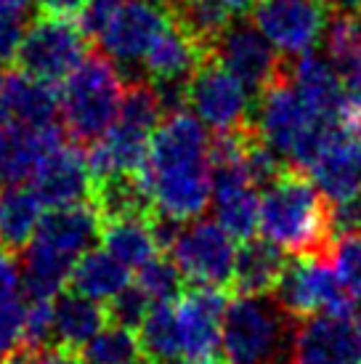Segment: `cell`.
<instances>
[{
	"mask_svg": "<svg viewBox=\"0 0 361 364\" xmlns=\"http://www.w3.org/2000/svg\"><path fill=\"white\" fill-rule=\"evenodd\" d=\"M258 229L292 255L332 258V203L306 171L287 168L279 181L266 189Z\"/></svg>",
	"mask_w": 361,
	"mask_h": 364,
	"instance_id": "1",
	"label": "cell"
},
{
	"mask_svg": "<svg viewBox=\"0 0 361 364\" xmlns=\"http://www.w3.org/2000/svg\"><path fill=\"white\" fill-rule=\"evenodd\" d=\"M298 316L274 293L237 295L223 314L221 341L229 364H292Z\"/></svg>",
	"mask_w": 361,
	"mask_h": 364,
	"instance_id": "2",
	"label": "cell"
},
{
	"mask_svg": "<svg viewBox=\"0 0 361 364\" xmlns=\"http://www.w3.org/2000/svg\"><path fill=\"white\" fill-rule=\"evenodd\" d=\"M125 91L120 67L104 51L85 53L61 88V120L80 146L99 141L117 122Z\"/></svg>",
	"mask_w": 361,
	"mask_h": 364,
	"instance_id": "3",
	"label": "cell"
},
{
	"mask_svg": "<svg viewBox=\"0 0 361 364\" xmlns=\"http://www.w3.org/2000/svg\"><path fill=\"white\" fill-rule=\"evenodd\" d=\"M271 293L298 319L311 314L351 316L356 311L351 290L340 282L332 258L292 255Z\"/></svg>",
	"mask_w": 361,
	"mask_h": 364,
	"instance_id": "4",
	"label": "cell"
},
{
	"mask_svg": "<svg viewBox=\"0 0 361 364\" xmlns=\"http://www.w3.org/2000/svg\"><path fill=\"white\" fill-rule=\"evenodd\" d=\"M88 53V38L64 16H45L41 14L32 21L19 51H16V70L27 72L32 77L45 82L67 80L75 67Z\"/></svg>",
	"mask_w": 361,
	"mask_h": 364,
	"instance_id": "5",
	"label": "cell"
},
{
	"mask_svg": "<svg viewBox=\"0 0 361 364\" xmlns=\"http://www.w3.org/2000/svg\"><path fill=\"white\" fill-rule=\"evenodd\" d=\"M189 109L212 131L255 122V96L218 59L205 56L189 82Z\"/></svg>",
	"mask_w": 361,
	"mask_h": 364,
	"instance_id": "6",
	"label": "cell"
},
{
	"mask_svg": "<svg viewBox=\"0 0 361 364\" xmlns=\"http://www.w3.org/2000/svg\"><path fill=\"white\" fill-rule=\"evenodd\" d=\"M231 304L229 287L189 284L178 306L180 356L189 364H218L223 356L221 319Z\"/></svg>",
	"mask_w": 361,
	"mask_h": 364,
	"instance_id": "7",
	"label": "cell"
},
{
	"mask_svg": "<svg viewBox=\"0 0 361 364\" xmlns=\"http://www.w3.org/2000/svg\"><path fill=\"white\" fill-rule=\"evenodd\" d=\"M171 24L168 11L151 6L146 0H128L99 35V51H104L114 64H120L125 80L146 77L144 59L151 43Z\"/></svg>",
	"mask_w": 361,
	"mask_h": 364,
	"instance_id": "8",
	"label": "cell"
},
{
	"mask_svg": "<svg viewBox=\"0 0 361 364\" xmlns=\"http://www.w3.org/2000/svg\"><path fill=\"white\" fill-rule=\"evenodd\" d=\"M171 253L189 284H215L231 290L237 247L234 237L218 221L194 218L180 229Z\"/></svg>",
	"mask_w": 361,
	"mask_h": 364,
	"instance_id": "9",
	"label": "cell"
},
{
	"mask_svg": "<svg viewBox=\"0 0 361 364\" xmlns=\"http://www.w3.org/2000/svg\"><path fill=\"white\" fill-rule=\"evenodd\" d=\"M311 122L313 117L308 114L298 93V85L292 80V56H284V64L276 72V77L255 99V125L261 131L263 141L290 165L292 152Z\"/></svg>",
	"mask_w": 361,
	"mask_h": 364,
	"instance_id": "10",
	"label": "cell"
},
{
	"mask_svg": "<svg viewBox=\"0 0 361 364\" xmlns=\"http://www.w3.org/2000/svg\"><path fill=\"white\" fill-rule=\"evenodd\" d=\"M208 56L221 61L255 99L284 64V53L276 51L261 27L250 19H231Z\"/></svg>",
	"mask_w": 361,
	"mask_h": 364,
	"instance_id": "11",
	"label": "cell"
},
{
	"mask_svg": "<svg viewBox=\"0 0 361 364\" xmlns=\"http://www.w3.org/2000/svg\"><path fill=\"white\" fill-rule=\"evenodd\" d=\"M330 11L321 0H261L252 21L284 56L311 51L324 35Z\"/></svg>",
	"mask_w": 361,
	"mask_h": 364,
	"instance_id": "12",
	"label": "cell"
},
{
	"mask_svg": "<svg viewBox=\"0 0 361 364\" xmlns=\"http://www.w3.org/2000/svg\"><path fill=\"white\" fill-rule=\"evenodd\" d=\"M292 364H361V327L351 316H301Z\"/></svg>",
	"mask_w": 361,
	"mask_h": 364,
	"instance_id": "13",
	"label": "cell"
},
{
	"mask_svg": "<svg viewBox=\"0 0 361 364\" xmlns=\"http://www.w3.org/2000/svg\"><path fill=\"white\" fill-rule=\"evenodd\" d=\"M30 181L32 192L48 208L77 205L82 200L90 203L93 176L88 168V154L82 152L80 144H75L70 139L43 157Z\"/></svg>",
	"mask_w": 361,
	"mask_h": 364,
	"instance_id": "14",
	"label": "cell"
},
{
	"mask_svg": "<svg viewBox=\"0 0 361 364\" xmlns=\"http://www.w3.org/2000/svg\"><path fill=\"white\" fill-rule=\"evenodd\" d=\"M212 210L215 221L234 240L244 242L255 237L261 223V200L242 160L212 162Z\"/></svg>",
	"mask_w": 361,
	"mask_h": 364,
	"instance_id": "15",
	"label": "cell"
},
{
	"mask_svg": "<svg viewBox=\"0 0 361 364\" xmlns=\"http://www.w3.org/2000/svg\"><path fill=\"white\" fill-rule=\"evenodd\" d=\"M64 141H70V133L61 122L48 128H32L24 122L0 125V186H16L32 178L43 157Z\"/></svg>",
	"mask_w": 361,
	"mask_h": 364,
	"instance_id": "16",
	"label": "cell"
},
{
	"mask_svg": "<svg viewBox=\"0 0 361 364\" xmlns=\"http://www.w3.org/2000/svg\"><path fill=\"white\" fill-rule=\"evenodd\" d=\"M313 183L332 205L353 200L361 194V165L356 154V139L345 125H338L327 139L321 154L311 165Z\"/></svg>",
	"mask_w": 361,
	"mask_h": 364,
	"instance_id": "17",
	"label": "cell"
},
{
	"mask_svg": "<svg viewBox=\"0 0 361 364\" xmlns=\"http://www.w3.org/2000/svg\"><path fill=\"white\" fill-rule=\"evenodd\" d=\"M292 80L298 85V93L313 120L340 122L345 88L327 56L316 51L292 56Z\"/></svg>",
	"mask_w": 361,
	"mask_h": 364,
	"instance_id": "18",
	"label": "cell"
},
{
	"mask_svg": "<svg viewBox=\"0 0 361 364\" xmlns=\"http://www.w3.org/2000/svg\"><path fill=\"white\" fill-rule=\"evenodd\" d=\"M35 242L80 258L93 245L101 242V215L90 203L50 208L35 229Z\"/></svg>",
	"mask_w": 361,
	"mask_h": 364,
	"instance_id": "19",
	"label": "cell"
},
{
	"mask_svg": "<svg viewBox=\"0 0 361 364\" xmlns=\"http://www.w3.org/2000/svg\"><path fill=\"white\" fill-rule=\"evenodd\" d=\"M0 96L6 99L14 120L32 125V128H48L59 122L61 93L53 82L38 80L27 72H11L0 85Z\"/></svg>",
	"mask_w": 361,
	"mask_h": 364,
	"instance_id": "20",
	"label": "cell"
},
{
	"mask_svg": "<svg viewBox=\"0 0 361 364\" xmlns=\"http://www.w3.org/2000/svg\"><path fill=\"white\" fill-rule=\"evenodd\" d=\"M287 250L266 237H250L237 250L231 290L237 295L271 293L287 266Z\"/></svg>",
	"mask_w": 361,
	"mask_h": 364,
	"instance_id": "21",
	"label": "cell"
},
{
	"mask_svg": "<svg viewBox=\"0 0 361 364\" xmlns=\"http://www.w3.org/2000/svg\"><path fill=\"white\" fill-rule=\"evenodd\" d=\"M107 306L75 290H61L53 304V341L70 351L88 343L101 327H107Z\"/></svg>",
	"mask_w": 361,
	"mask_h": 364,
	"instance_id": "22",
	"label": "cell"
},
{
	"mask_svg": "<svg viewBox=\"0 0 361 364\" xmlns=\"http://www.w3.org/2000/svg\"><path fill=\"white\" fill-rule=\"evenodd\" d=\"M77 258L64 255L43 242H30L19 255L21 287L32 301L38 298H56L70 284V274Z\"/></svg>",
	"mask_w": 361,
	"mask_h": 364,
	"instance_id": "23",
	"label": "cell"
},
{
	"mask_svg": "<svg viewBox=\"0 0 361 364\" xmlns=\"http://www.w3.org/2000/svg\"><path fill=\"white\" fill-rule=\"evenodd\" d=\"M202 59L205 56L197 48V43L186 38L171 19V24L160 32V38L151 43L144 59V70L151 80H191Z\"/></svg>",
	"mask_w": 361,
	"mask_h": 364,
	"instance_id": "24",
	"label": "cell"
},
{
	"mask_svg": "<svg viewBox=\"0 0 361 364\" xmlns=\"http://www.w3.org/2000/svg\"><path fill=\"white\" fill-rule=\"evenodd\" d=\"M43 203L32 189L16 186H0V247L11 253H21L35 229L41 223Z\"/></svg>",
	"mask_w": 361,
	"mask_h": 364,
	"instance_id": "25",
	"label": "cell"
},
{
	"mask_svg": "<svg viewBox=\"0 0 361 364\" xmlns=\"http://www.w3.org/2000/svg\"><path fill=\"white\" fill-rule=\"evenodd\" d=\"M125 284H131L128 266L107 253L104 247L101 250L90 247L88 253H82L70 274V290L88 295L93 301H109Z\"/></svg>",
	"mask_w": 361,
	"mask_h": 364,
	"instance_id": "26",
	"label": "cell"
},
{
	"mask_svg": "<svg viewBox=\"0 0 361 364\" xmlns=\"http://www.w3.org/2000/svg\"><path fill=\"white\" fill-rule=\"evenodd\" d=\"M101 247L128 269H139L160 253L149 218H117L101 223Z\"/></svg>",
	"mask_w": 361,
	"mask_h": 364,
	"instance_id": "27",
	"label": "cell"
},
{
	"mask_svg": "<svg viewBox=\"0 0 361 364\" xmlns=\"http://www.w3.org/2000/svg\"><path fill=\"white\" fill-rule=\"evenodd\" d=\"M168 14L176 21V27L197 43L202 56L210 53L212 43L218 41V35L231 21V14L226 11L223 0H173Z\"/></svg>",
	"mask_w": 361,
	"mask_h": 364,
	"instance_id": "28",
	"label": "cell"
},
{
	"mask_svg": "<svg viewBox=\"0 0 361 364\" xmlns=\"http://www.w3.org/2000/svg\"><path fill=\"white\" fill-rule=\"evenodd\" d=\"M141 351L149 356L151 362H165L180 356L178 341V311L173 301H157L149 314L141 322Z\"/></svg>",
	"mask_w": 361,
	"mask_h": 364,
	"instance_id": "29",
	"label": "cell"
},
{
	"mask_svg": "<svg viewBox=\"0 0 361 364\" xmlns=\"http://www.w3.org/2000/svg\"><path fill=\"white\" fill-rule=\"evenodd\" d=\"M324 51L338 75L348 77L361 70V27L356 16L330 14L324 24Z\"/></svg>",
	"mask_w": 361,
	"mask_h": 364,
	"instance_id": "30",
	"label": "cell"
},
{
	"mask_svg": "<svg viewBox=\"0 0 361 364\" xmlns=\"http://www.w3.org/2000/svg\"><path fill=\"white\" fill-rule=\"evenodd\" d=\"M141 343L128 327H101L80 348V364H125L139 356Z\"/></svg>",
	"mask_w": 361,
	"mask_h": 364,
	"instance_id": "31",
	"label": "cell"
},
{
	"mask_svg": "<svg viewBox=\"0 0 361 364\" xmlns=\"http://www.w3.org/2000/svg\"><path fill=\"white\" fill-rule=\"evenodd\" d=\"M136 284L154 304L157 301H176L178 295H183V274L171 255H154L151 261L139 266Z\"/></svg>",
	"mask_w": 361,
	"mask_h": 364,
	"instance_id": "32",
	"label": "cell"
},
{
	"mask_svg": "<svg viewBox=\"0 0 361 364\" xmlns=\"http://www.w3.org/2000/svg\"><path fill=\"white\" fill-rule=\"evenodd\" d=\"M149 304L151 298L139 284H125L120 293L112 295L107 301V319H109V324L136 330V327H141L144 316L149 314Z\"/></svg>",
	"mask_w": 361,
	"mask_h": 364,
	"instance_id": "33",
	"label": "cell"
},
{
	"mask_svg": "<svg viewBox=\"0 0 361 364\" xmlns=\"http://www.w3.org/2000/svg\"><path fill=\"white\" fill-rule=\"evenodd\" d=\"M332 263L338 269L340 282L351 290V295H361V232L340 234L335 240Z\"/></svg>",
	"mask_w": 361,
	"mask_h": 364,
	"instance_id": "34",
	"label": "cell"
},
{
	"mask_svg": "<svg viewBox=\"0 0 361 364\" xmlns=\"http://www.w3.org/2000/svg\"><path fill=\"white\" fill-rule=\"evenodd\" d=\"M53 343V306L48 298H38L24 311V330L19 346Z\"/></svg>",
	"mask_w": 361,
	"mask_h": 364,
	"instance_id": "35",
	"label": "cell"
},
{
	"mask_svg": "<svg viewBox=\"0 0 361 364\" xmlns=\"http://www.w3.org/2000/svg\"><path fill=\"white\" fill-rule=\"evenodd\" d=\"M128 0H88L77 14V27L88 41H99L104 27L112 21V16L125 6Z\"/></svg>",
	"mask_w": 361,
	"mask_h": 364,
	"instance_id": "36",
	"label": "cell"
},
{
	"mask_svg": "<svg viewBox=\"0 0 361 364\" xmlns=\"http://www.w3.org/2000/svg\"><path fill=\"white\" fill-rule=\"evenodd\" d=\"M27 32V14H0V61H14Z\"/></svg>",
	"mask_w": 361,
	"mask_h": 364,
	"instance_id": "37",
	"label": "cell"
},
{
	"mask_svg": "<svg viewBox=\"0 0 361 364\" xmlns=\"http://www.w3.org/2000/svg\"><path fill=\"white\" fill-rule=\"evenodd\" d=\"M85 3L88 0H35L41 14H45V16H64V19L77 16Z\"/></svg>",
	"mask_w": 361,
	"mask_h": 364,
	"instance_id": "38",
	"label": "cell"
},
{
	"mask_svg": "<svg viewBox=\"0 0 361 364\" xmlns=\"http://www.w3.org/2000/svg\"><path fill=\"white\" fill-rule=\"evenodd\" d=\"M258 3L261 0H223V6L231 14V19H247V16H252V11H255Z\"/></svg>",
	"mask_w": 361,
	"mask_h": 364,
	"instance_id": "39",
	"label": "cell"
},
{
	"mask_svg": "<svg viewBox=\"0 0 361 364\" xmlns=\"http://www.w3.org/2000/svg\"><path fill=\"white\" fill-rule=\"evenodd\" d=\"M330 14H343V16H359L361 0H321Z\"/></svg>",
	"mask_w": 361,
	"mask_h": 364,
	"instance_id": "40",
	"label": "cell"
},
{
	"mask_svg": "<svg viewBox=\"0 0 361 364\" xmlns=\"http://www.w3.org/2000/svg\"><path fill=\"white\" fill-rule=\"evenodd\" d=\"M30 0H0V14H27Z\"/></svg>",
	"mask_w": 361,
	"mask_h": 364,
	"instance_id": "41",
	"label": "cell"
},
{
	"mask_svg": "<svg viewBox=\"0 0 361 364\" xmlns=\"http://www.w3.org/2000/svg\"><path fill=\"white\" fill-rule=\"evenodd\" d=\"M14 117H11V109H9V104H6V99L0 96V125H6V122H11Z\"/></svg>",
	"mask_w": 361,
	"mask_h": 364,
	"instance_id": "42",
	"label": "cell"
},
{
	"mask_svg": "<svg viewBox=\"0 0 361 364\" xmlns=\"http://www.w3.org/2000/svg\"><path fill=\"white\" fill-rule=\"evenodd\" d=\"M146 3H151V6H157V9L168 11L173 6V0H146Z\"/></svg>",
	"mask_w": 361,
	"mask_h": 364,
	"instance_id": "43",
	"label": "cell"
},
{
	"mask_svg": "<svg viewBox=\"0 0 361 364\" xmlns=\"http://www.w3.org/2000/svg\"><path fill=\"white\" fill-rule=\"evenodd\" d=\"M125 364H151V359L146 354H144V356H133L131 362H125Z\"/></svg>",
	"mask_w": 361,
	"mask_h": 364,
	"instance_id": "44",
	"label": "cell"
},
{
	"mask_svg": "<svg viewBox=\"0 0 361 364\" xmlns=\"http://www.w3.org/2000/svg\"><path fill=\"white\" fill-rule=\"evenodd\" d=\"M356 154H359V165H361V131L356 133Z\"/></svg>",
	"mask_w": 361,
	"mask_h": 364,
	"instance_id": "45",
	"label": "cell"
},
{
	"mask_svg": "<svg viewBox=\"0 0 361 364\" xmlns=\"http://www.w3.org/2000/svg\"><path fill=\"white\" fill-rule=\"evenodd\" d=\"M3 80H6V72H3V67H0V85H3Z\"/></svg>",
	"mask_w": 361,
	"mask_h": 364,
	"instance_id": "46",
	"label": "cell"
},
{
	"mask_svg": "<svg viewBox=\"0 0 361 364\" xmlns=\"http://www.w3.org/2000/svg\"><path fill=\"white\" fill-rule=\"evenodd\" d=\"M356 316H359V327H361V306L356 309Z\"/></svg>",
	"mask_w": 361,
	"mask_h": 364,
	"instance_id": "47",
	"label": "cell"
},
{
	"mask_svg": "<svg viewBox=\"0 0 361 364\" xmlns=\"http://www.w3.org/2000/svg\"><path fill=\"white\" fill-rule=\"evenodd\" d=\"M218 364H223V362H218Z\"/></svg>",
	"mask_w": 361,
	"mask_h": 364,
	"instance_id": "48",
	"label": "cell"
}]
</instances>
